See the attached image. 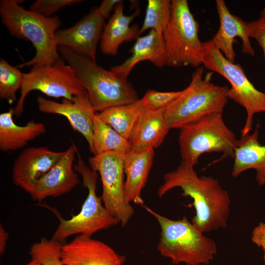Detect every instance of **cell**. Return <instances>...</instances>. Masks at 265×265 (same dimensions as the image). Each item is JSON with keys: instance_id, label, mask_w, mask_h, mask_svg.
Returning a JSON list of instances; mask_svg holds the SVG:
<instances>
[{"instance_id": "20", "label": "cell", "mask_w": 265, "mask_h": 265, "mask_svg": "<svg viewBox=\"0 0 265 265\" xmlns=\"http://www.w3.org/2000/svg\"><path fill=\"white\" fill-rule=\"evenodd\" d=\"M169 129L164 109L144 107L129 138L132 149H156L163 142Z\"/></svg>"}, {"instance_id": "13", "label": "cell", "mask_w": 265, "mask_h": 265, "mask_svg": "<svg viewBox=\"0 0 265 265\" xmlns=\"http://www.w3.org/2000/svg\"><path fill=\"white\" fill-rule=\"evenodd\" d=\"M77 148L72 144L65 151L62 159L49 171L33 183L25 191L33 200L41 201L48 197H56L71 191L79 184V175L73 163Z\"/></svg>"}, {"instance_id": "12", "label": "cell", "mask_w": 265, "mask_h": 265, "mask_svg": "<svg viewBox=\"0 0 265 265\" xmlns=\"http://www.w3.org/2000/svg\"><path fill=\"white\" fill-rule=\"evenodd\" d=\"M104 21L97 7L93 8L73 26L58 29L55 33L56 44L96 62Z\"/></svg>"}, {"instance_id": "6", "label": "cell", "mask_w": 265, "mask_h": 265, "mask_svg": "<svg viewBox=\"0 0 265 265\" xmlns=\"http://www.w3.org/2000/svg\"><path fill=\"white\" fill-rule=\"evenodd\" d=\"M78 156V160L74 169L81 176L83 186L87 189L88 194L80 212L71 218L63 219L55 212L59 224L51 239L61 243L75 235L92 237L98 231L119 223L105 207L101 197L97 195V172L88 167L81 157Z\"/></svg>"}, {"instance_id": "19", "label": "cell", "mask_w": 265, "mask_h": 265, "mask_svg": "<svg viewBox=\"0 0 265 265\" xmlns=\"http://www.w3.org/2000/svg\"><path fill=\"white\" fill-rule=\"evenodd\" d=\"M130 52L131 55L129 58L122 64L111 67L110 70L128 79L133 67L141 61H149L158 68L166 65L167 55L163 35L154 30H150L147 34L137 37Z\"/></svg>"}, {"instance_id": "22", "label": "cell", "mask_w": 265, "mask_h": 265, "mask_svg": "<svg viewBox=\"0 0 265 265\" xmlns=\"http://www.w3.org/2000/svg\"><path fill=\"white\" fill-rule=\"evenodd\" d=\"M259 125L252 134L241 135L234 153L231 175L238 177L245 170L256 171V180L259 186L265 185V145L259 142Z\"/></svg>"}, {"instance_id": "5", "label": "cell", "mask_w": 265, "mask_h": 265, "mask_svg": "<svg viewBox=\"0 0 265 265\" xmlns=\"http://www.w3.org/2000/svg\"><path fill=\"white\" fill-rule=\"evenodd\" d=\"M204 69L193 72L188 86L181 95L164 108L168 127L181 129L212 113H222L228 97V87L211 82L212 73L203 77Z\"/></svg>"}, {"instance_id": "1", "label": "cell", "mask_w": 265, "mask_h": 265, "mask_svg": "<svg viewBox=\"0 0 265 265\" xmlns=\"http://www.w3.org/2000/svg\"><path fill=\"white\" fill-rule=\"evenodd\" d=\"M163 181L158 189V196L180 188L183 196L193 200L195 214L191 222L202 233L226 227L230 199L217 179L210 176L199 177L194 166L181 161L176 169L164 175Z\"/></svg>"}, {"instance_id": "7", "label": "cell", "mask_w": 265, "mask_h": 265, "mask_svg": "<svg viewBox=\"0 0 265 265\" xmlns=\"http://www.w3.org/2000/svg\"><path fill=\"white\" fill-rule=\"evenodd\" d=\"M226 125L221 113H212L180 129L179 146L182 161L194 166L203 154L221 152L234 158L238 142Z\"/></svg>"}, {"instance_id": "31", "label": "cell", "mask_w": 265, "mask_h": 265, "mask_svg": "<svg viewBox=\"0 0 265 265\" xmlns=\"http://www.w3.org/2000/svg\"><path fill=\"white\" fill-rule=\"evenodd\" d=\"M247 24L250 37L255 39L261 47L265 59V21L259 19Z\"/></svg>"}, {"instance_id": "3", "label": "cell", "mask_w": 265, "mask_h": 265, "mask_svg": "<svg viewBox=\"0 0 265 265\" xmlns=\"http://www.w3.org/2000/svg\"><path fill=\"white\" fill-rule=\"evenodd\" d=\"M58 50L61 57L75 71L96 113L139 99L128 79L67 49L58 47Z\"/></svg>"}, {"instance_id": "34", "label": "cell", "mask_w": 265, "mask_h": 265, "mask_svg": "<svg viewBox=\"0 0 265 265\" xmlns=\"http://www.w3.org/2000/svg\"><path fill=\"white\" fill-rule=\"evenodd\" d=\"M9 238L8 232L4 229L1 223L0 224V255L2 256L5 251L7 242Z\"/></svg>"}, {"instance_id": "17", "label": "cell", "mask_w": 265, "mask_h": 265, "mask_svg": "<svg viewBox=\"0 0 265 265\" xmlns=\"http://www.w3.org/2000/svg\"><path fill=\"white\" fill-rule=\"evenodd\" d=\"M215 3L220 26L211 40L212 42L227 60L235 63L233 44L237 41L235 38L239 37L242 41V53L254 57L255 51L250 43L247 23L230 13L224 0H216Z\"/></svg>"}, {"instance_id": "15", "label": "cell", "mask_w": 265, "mask_h": 265, "mask_svg": "<svg viewBox=\"0 0 265 265\" xmlns=\"http://www.w3.org/2000/svg\"><path fill=\"white\" fill-rule=\"evenodd\" d=\"M64 265H124L126 258L106 243L81 235L62 244Z\"/></svg>"}, {"instance_id": "24", "label": "cell", "mask_w": 265, "mask_h": 265, "mask_svg": "<svg viewBox=\"0 0 265 265\" xmlns=\"http://www.w3.org/2000/svg\"><path fill=\"white\" fill-rule=\"evenodd\" d=\"M144 107L139 99L131 104L109 108L97 114L103 122L129 140Z\"/></svg>"}, {"instance_id": "32", "label": "cell", "mask_w": 265, "mask_h": 265, "mask_svg": "<svg viewBox=\"0 0 265 265\" xmlns=\"http://www.w3.org/2000/svg\"><path fill=\"white\" fill-rule=\"evenodd\" d=\"M251 240L263 251V260L265 265V223L260 222L253 229Z\"/></svg>"}, {"instance_id": "2", "label": "cell", "mask_w": 265, "mask_h": 265, "mask_svg": "<svg viewBox=\"0 0 265 265\" xmlns=\"http://www.w3.org/2000/svg\"><path fill=\"white\" fill-rule=\"evenodd\" d=\"M0 15L12 36L31 42L36 50L32 59L17 68L52 65L60 57L55 40V33L61 24L58 16L45 17L25 9L14 0L0 1Z\"/></svg>"}, {"instance_id": "26", "label": "cell", "mask_w": 265, "mask_h": 265, "mask_svg": "<svg viewBox=\"0 0 265 265\" xmlns=\"http://www.w3.org/2000/svg\"><path fill=\"white\" fill-rule=\"evenodd\" d=\"M171 15V0H148L140 35L149 29L162 34L169 23Z\"/></svg>"}, {"instance_id": "23", "label": "cell", "mask_w": 265, "mask_h": 265, "mask_svg": "<svg viewBox=\"0 0 265 265\" xmlns=\"http://www.w3.org/2000/svg\"><path fill=\"white\" fill-rule=\"evenodd\" d=\"M13 108L0 115V150L2 152L22 149L46 132L43 123L33 120L24 126L17 125L13 119Z\"/></svg>"}, {"instance_id": "25", "label": "cell", "mask_w": 265, "mask_h": 265, "mask_svg": "<svg viewBox=\"0 0 265 265\" xmlns=\"http://www.w3.org/2000/svg\"><path fill=\"white\" fill-rule=\"evenodd\" d=\"M94 155L109 152L127 154L132 150L129 140L103 122L97 113L93 125Z\"/></svg>"}, {"instance_id": "11", "label": "cell", "mask_w": 265, "mask_h": 265, "mask_svg": "<svg viewBox=\"0 0 265 265\" xmlns=\"http://www.w3.org/2000/svg\"><path fill=\"white\" fill-rule=\"evenodd\" d=\"M125 154L109 152L94 155L88 159L89 167L99 172L105 207L121 224L126 226L134 214V209L125 198L124 180Z\"/></svg>"}, {"instance_id": "35", "label": "cell", "mask_w": 265, "mask_h": 265, "mask_svg": "<svg viewBox=\"0 0 265 265\" xmlns=\"http://www.w3.org/2000/svg\"><path fill=\"white\" fill-rule=\"evenodd\" d=\"M259 19H261L262 20L265 21V6L263 8V9L261 11L260 13V17Z\"/></svg>"}, {"instance_id": "29", "label": "cell", "mask_w": 265, "mask_h": 265, "mask_svg": "<svg viewBox=\"0 0 265 265\" xmlns=\"http://www.w3.org/2000/svg\"><path fill=\"white\" fill-rule=\"evenodd\" d=\"M182 92L183 90L161 92L151 89L145 93L140 101L145 107L164 109L179 97Z\"/></svg>"}, {"instance_id": "27", "label": "cell", "mask_w": 265, "mask_h": 265, "mask_svg": "<svg viewBox=\"0 0 265 265\" xmlns=\"http://www.w3.org/2000/svg\"><path fill=\"white\" fill-rule=\"evenodd\" d=\"M23 74L18 68L4 59L0 60V98L12 104L16 100V92L21 89Z\"/></svg>"}, {"instance_id": "28", "label": "cell", "mask_w": 265, "mask_h": 265, "mask_svg": "<svg viewBox=\"0 0 265 265\" xmlns=\"http://www.w3.org/2000/svg\"><path fill=\"white\" fill-rule=\"evenodd\" d=\"M62 243L42 238L32 244L29 250L31 260L41 265H64L61 260Z\"/></svg>"}, {"instance_id": "14", "label": "cell", "mask_w": 265, "mask_h": 265, "mask_svg": "<svg viewBox=\"0 0 265 265\" xmlns=\"http://www.w3.org/2000/svg\"><path fill=\"white\" fill-rule=\"evenodd\" d=\"M38 108L42 113L63 115L68 120L74 130L79 132L86 140L90 151L93 155V125L96 112L87 95L76 96L72 101L64 99L62 103L39 96Z\"/></svg>"}, {"instance_id": "36", "label": "cell", "mask_w": 265, "mask_h": 265, "mask_svg": "<svg viewBox=\"0 0 265 265\" xmlns=\"http://www.w3.org/2000/svg\"><path fill=\"white\" fill-rule=\"evenodd\" d=\"M24 265H41L38 262L31 260L30 262H29L28 263H26V264Z\"/></svg>"}, {"instance_id": "10", "label": "cell", "mask_w": 265, "mask_h": 265, "mask_svg": "<svg viewBox=\"0 0 265 265\" xmlns=\"http://www.w3.org/2000/svg\"><path fill=\"white\" fill-rule=\"evenodd\" d=\"M20 90V97L13 108L17 117L23 113L26 98L33 90L70 101L76 96L87 95L74 70L60 57L52 65H34L29 72L24 73Z\"/></svg>"}, {"instance_id": "9", "label": "cell", "mask_w": 265, "mask_h": 265, "mask_svg": "<svg viewBox=\"0 0 265 265\" xmlns=\"http://www.w3.org/2000/svg\"><path fill=\"white\" fill-rule=\"evenodd\" d=\"M202 64L205 68L218 73L230 82L228 98L243 106L246 112L241 135L248 134L252 129L254 115L265 112V93L258 90L249 80L240 65L227 60L211 40L204 42Z\"/></svg>"}, {"instance_id": "33", "label": "cell", "mask_w": 265, "mask_h": 265, "mask_svg": "<svg viewBox=\"0 0 265 265\" xmlns=\"http://www.w3.org/2000/svg\"><path fill=\"white\" fill-rule=\"evenodd\" d=\"M121 1V0H104L100 6L97 7L100 15L105 19L108 17L111 11L114 10L116 5Z\"/></svg>"}, {"instance_id": "18", "label": "cell", "mask_w": 265, "mask_h": 265, "mask_svg": "<svg viewBox=\"0 0 265 265\" xmlns=\"http://www.w3.org/2000/svg\"><path fill=\"white\" fill-rule=\"evenodd\" d=\"M154 149L149 148L135 150L132 149L126 154L124 159L125 196L130 203L144 205L141 191L147 182L153 165Z\"/></svg>"}, {"instance_id": "16", "label": "cell", "mask_w": 265, "mask_h": 265, "mask_svg": "<svg viewBox=\"0 0 265 265\" xmlns=\"http://www.w3.org/2000/svg\"><path fill=\"white\" fill-rule=\"evenodd\" d=\"M65 151H54L46 147L25 149L15 160L12 172L14 184L25 191L63 157Z\"/></svg>"}, {"instance_id": "8", "label": "cell", "mask_w": 265, "mask_h": 265, "mask_svg": "<svg viewBox=\"0 0 265 265\" xmlns=\"http://www.w3.org/2000/svg\"><path fill=\"white\" fill-rule=\"evenodd\" d=\"M199 29L187 1L171 0L170 20L162 33L167 66H190L197 68L202 64L204 42L199 39Z\"/></svg>"}, {"instance_id": "30", "label": "cell", "mask_w": 265, "mask_h": 265, "mask_svg": "<svg viewBox=\"0 0 265 265\" xmlns=\"http://www.w3.org/2000/svg\"><path fill=\"white\" fill-rule=\"evenodd\" d=\"M81 1V0H37L31 4L29 10L49 18L61 8Z\"/></svg>"}, {"instance_id": "21", "label": "cell", "mask_w": 265, "mask_h": 265, "mask_svg": "<svg viewBox=\"0 0 265 265\" xmlns=\"http://www.w3.org/2000/svg\"><path fill=\"white\" fill-rule=\"evenodd\" d=\"M123 9L121 0L116 5L113 14L105 25L100 40V49L104 54L116 55L122 43L136 40L140 35L139 27L137 25L131 26L133 19L139 15L140 10L126 16Z\"/></svg>"}, {"instance_id": "4", "label": "cell", "mask_w": 265, "mask_h": 265, "mask_svg": "<svg viewBox=\"0 0 265 265\" xmlns=\"http://www.w3.org/2000/svg\"><path fill=\"white\" fill-rule=\"evenodd\" d=\"M142 207L157 220L161 232L157 249L172 264L204 265L209 264L217 254V246L205 236L186 216L173 220L164 216L148 207Z\"/></svg>"}]
</instances>
